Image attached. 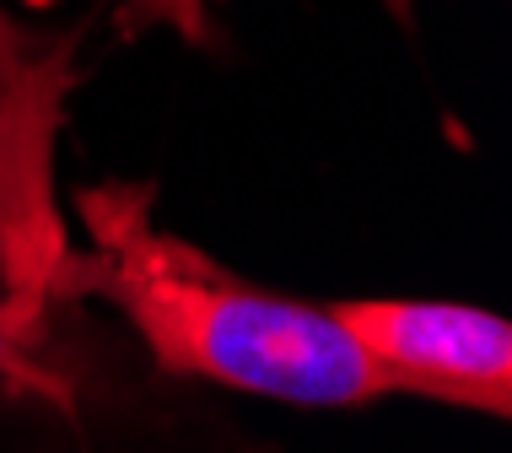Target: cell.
I'll return each mask as SVG.
<instances>
[{"label":"cell","mask_w":512,"mask_h":453,"mask_svg":"<svg viewBox=\"0 0 512 453\" xmlns=\"http://www.w3.org/2000/svg\"><path fill=\"white\" fill-rule=\"evenodd\" d=\"M76 222L87 249H65L54 297H103L162 373L308 410L383 400L378 373L329 302L281 297L162 232L146 184L81 189Z\"/></svg>","instance_id":"1"},{"label":"cell","mask_w":512,"mask_h":453,"mask_svg":"<svg viewBox=\"0 0 512 453\" xmlns=\"http://www.w3.org/2000/svg\"><path fill=\"white\" fill-rule=\"evenodd\" d=\"M356 340L383 394L464 405L480 416L512 410V324L475 302L432 297H351L329 302Z\"/></svg>","instance_id":"2"},{"label":"cell","mask_w":512,"mask_h":453,"mask_svg":"<svg viewBox=\"0 0 512 453\" xmlns=\"http://www.w3.org/2000/svg\"><path fill=\"white\" fill-rule=\"evenodd\" d=\"M65 81V49L38 54L0 81V286L38 302H54V276L71 249L49 200Z\"/></svg>","instance_id":"3"},{"label":"cell","mask_w":512,"mask_h":453,"mask_svg":"<svg viewBox=\"0 0 512 453\" xmlns=\"http://www.w3.org/2000/svg\"><path fill=\"white\" fill-rule=\"evenodd\" d=\"M389 11L410 17V0H383ZM151 27H173L189 44H211V6L205 0H119V38L151 33Z\"/></svg>","instance_id":"4"},{"label":"cell","mask_w":512,"mask_h":453,"mask_svg":"<svg viewBox=\"0 0 512 453\" xmlns=\"http://www.w3.org/2000/svg\"><path fill=\"white\" fill-rule=\"evenodd\" d=\"M44 308H49V302L0 286V373H6V367L17 362V351L33 340V329H38V319H44Z\"/></svg>","instance_id":"5"},{"label":"cell","mask_w":512,"mask_h":453,"mask_svg":"<svg viewBox=\"0 0 512 453\" xmlns=\"http://www.w3.org/2000/svg\"><path fill=\"white\" fill-rule=\"evenodd\" d=\"M33 60H38V49H33V38H27V27H17L6 17V6H0V81H11Z\"/></svg>","instance_id":"6"}]
</instances>
